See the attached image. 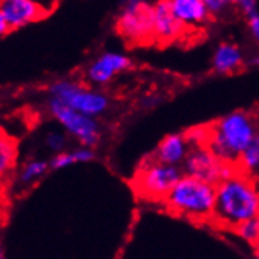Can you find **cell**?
I'll use <instances>...</instances> for the list:
<instances>
[{
	"label": "cell",
	"instance_id": "cell-1",
	"mask_svg": "<svg viewBox=\"0 0 259 259\" xmlns=\"http://www.w3.org/2000/svg\"><path fill=\"white\" fill-rule=\"evenodd\" d=\"M259 219V189L256 181L237 173L215 187V206L212 222L226 230Z\"/></svg>",
	"mask_w": 259,
	"mask_h": 259
},
{
	"label": "cell",
	"instance_id": "cell-2",
	"mask_svg": "<svg viewBox=\"0 0 259 259\" xmlns=\"http://www.w3.org/2000/svg\"><path fill=\"white\" fill-rule=\"evenodd\" d=\"M259 134V113L234 110L207 126L206 146L225 163L237 165L245 151Z\"/></svg>",
	"mask_w": 259,
	"mask_h": 259
},
{
	"label": "cell",
	"instance_id": "cell-3",
	"mask_svg": "<svg viewBox=\"0 0 259 259\" xmlns=\"http://www.w3.org/2000/svg\"><path fill=\"white\" fill-rule=\"evenodd\" d=\"M215 187L217 186L184 175L165 196L163 203L175 214L190 220H212L215 206Z\"/></svg>",
	"mask_w": 259,
	"mask_h": 259
},
{
	"label": "cell",
	"instance_id": "cell-4",
	"mask_svg": "<svg viewBox=\"0 0 259 259\" xmlns=\"http://www.w3.org/2000/svg\"><path fill=\"white\" fill-rule=\"evenodd\" d=\"M51 98L65 104L66 107L90 118H98L110 109V99L101 91L91 90L71 80H58L49 87Z\"/></svg>",
	"mask_w": 259,
	"mask_h": 259
},
{
	"label": "cell",
	"instance_id": "cell-5",
	"mask_svg": "<svg viewBox=\"0 0 259 259\" xmlns=\"http://www.w3.org/2000/svg\"><path fill=\"white\" fill-rule=\"evenodd\" d=\"M116 30L131 44L154 41V4L131 0L123 4L116 19Z\"/></svg>",
	"mask_w": 259,
	"mask_h": 259
},
{
	"label": "cell",
	"instance_id": "cell-6",
	"mask_svg": "<svg viewBox=\"0 0 259 259\" xmlns=\"http://www.w3.org/2000/svg\"><path fill=\"white\" fill-rule=\"evenodd\" d=\"M182 176L184 173L181 166L163 165L148 159L134 178V189L142 196L163 201Z\"/></svg>",
	"mask_w": 259,
	"mask_h": 259
},
{
	"label": "cell",
	"instance_id": "cell-7",
	"mask_svg": "<svg viewBox=\"0 0 259 259\" xmlns=\"http://www.w3.org/2000/svg\"><path fill=\"white\" fill-rule=\"evenodd\" d=\"M181 168L186 176L196 178L212 186H217L222 181L240 173L237 165L222 162L212 154L207 146H192Z\"/></svg>",
	"mask_w": 259,
	"mask_h": 259
},
{
	"label": "cell",
	"instance_id": "cell-8",
	"mask_svg": "<svg viewBox=\"0 0 259 259\" xmlns=\"http://www.w3.org/2000/svg\"><path fill=\"white\" fill-rule=\"evenodd\" d=\"M49 110L58 123L68 131V134L77 139L83 148L93 149L98 146L101 140V126L98 119L75 112L54 98L49 99Z\"/></svg>",
	"mask_w": 259,
	"mask_h": 259
},
{
	"label": "cell",
	"instance_id": "cell-9",
	"mask_svg": "<svg viewBox=\"0 0 259 259\" xmlns=\"http://www.w3.org/2000/svg\"><path fill=\"white\" fill-rule=\"evenodd\" d=\"M132 68L131 58L121 52H104L101 54L95 62L87 68L85 75L88 82L95 85H107L110 83L116 75Z\"/></svg>",
	"mask_w": 259,
	"mask_h": 259
},
{
	"label": "cell",
	"instance_id": "cell-10",
	"mask_svg": "<svg viewBox=\"0 0 259 259\" xmlns=\"http://www.w3.org/2000/svg\"><path fill=\"white\" fill-rule=\"evenodd\" d=\"M0 13L4 14L10 30L22 28L39 21L48 14L44 8L33 0H4L0 2Z\"/></svg>",
	"mask_w": 259,
	"mask_h": 259
},
{
	"label": "cell",
	"instance_id": "cell-11",
	"mask_svg": "<svg viewBox=\"0 0 259 259\" xmlns=\"http://www.w3.org/2000/svg\"><path fill=\"white\" fill-rule=\"evenodd\" d=\"M186 25L179 22L173 14L170 0H160L154 4V41L168 44L184 33Z\"/></svg>",
	"mask_w": 259,
	"mask_h": 259
},
{
	"label": "cell",
	"instance_id": "cell-12",
	"mask_svg": "<svg viewBox=\"0 0 259 259\" xmlns=\"http://www.w3.org/2000/svg\"><path fill=\"white\" fill-rule=\"evenodd\" d=\"M189 151L190 145L186 139V134H170L160 140L156 151L152 152L151 160L163 165L181 166L184 163Z\"/></svg>",
	"mask_w": 259,
	"mask_h": 259
},
{
	"label": "cell",
	"instance_id": "cell-13",
	"mask_svg": "<svg viewBox=\"0 0 259 259\" xmlns=\"http://www.w3.org/2000/svg\"><path fill=\"white\" fill-rule=\"evenodd\" d=\"M170 7L178 21L186 27L203 25L210 19L204 0H170Z\"/></svg>",
	"mask_w": 259,
	"mask_h": 259
},
{
	"label": "cell",
	"instance_id": "cell-14",
	"mask_svg": "<svg viewBox=\"0 0 259 259\" xmlns=\"http://www.w3.org/2000/svg\"><path fill=\"white\" fill-rule=\"evenodd\" d=\"M243 66V54L236 44L222 42L212 55V69L217 74H234Z\"/></svg>",
	"mask_w": 259,
	"mask_h": 259
},
{
	"label": "cell",
	"instance_id": "cell-15",
	"mask_svg": "<svg viewBox=\"0 0 259 259\" xmlns=\"http://www.w3.org/2000/svg\"><path fill=\"white\" fill-rule=\"evenodd\" d=\"M95 159V151L90 148H79L74 151H63L60 154H55L49 163V166L52 170H62L66 168L69 165L74 163H85V162H91Z\"/></svg>",
	"mask_w": 259,
	"mask_h": 259
},
{
	"label": "cell",
	"instance_id": "cell-16",
	"mask_svg": "<svg viewBox=\"0 0 259 259\" xmlns=\"http://www.w3.org/2000/svg\"><path fill=\"white\" fill-rule=\"evenodd\" d=\"M237 166L242 175L251 178L253 181H259V134L251 145L242 152Z\"/></svg>",
	"mask_w": 259,
	"mask_h": 259
},
{
	"label": "cell",
	"instance_id": "cell-17",
	"mask_svg": "<svg viewBox=\"0 0 259 259\" xmlns=\"http://www.w3.org/2000/svg\"><path fill=\"white\" fill-rule=\"evenodd\" d=\"M16 140L0 131V178L13 168L14 160H16Z\"/></svg>",
	"mask_w": 259,
	"mask_h": 259
},
{
	"label": "cell",
	"instance_id": "cell-18",
	"mask_svg": "<svg viewBox=\"0 0 259 259\" xmlns=\"http://www.w3.org/2000/svg\"><path fill=\"white\" fill-rule=\"evenodd\" d=\"M49 168V163L44 160H33L24 166V170L21 173V182L22 184H27V182H32L38 178H41Z\"/></svg>",
	"mask_w": 259,
	"mask_h": 259
},
{
	"label": "cell",
	"instance_id": "cell-19",
	"mask_svg": "<svg viewBox=\"0 0 259 259\" xmlns=\"http://www.w3.org/2000/svg\"><path fill=\"white\" fill-rule=\"evenodd\" d=\"M234 233L242 237L245 242H248L250 245L253 247H259V225H257V220H251V222H247L240 226H237Z\"/></svg>",
	"mask_w": 259,
	"mask_h": 259
},
{
	"label": "cell",
	"instance_id": "cell-20",
	"mask_svg": "<svg viewBox=\"0 0 259 259\" xmlns=\"http://www.w3.org/2000/svg\"><path fill=\"white\" fill-rule=\"evenodd\" d=\"M46 145H48L51 151L60 154L66 146V135L62 132H49L48 137H46Z\"/></svg>",
	"mask_w": 259,
	"mask_h": 259
},
{
	"label": "cell",
	"instance_id": "cell-21",
	"mask_svg": "<svg viewBox=\"0 0 259 259\" xmlns=\"http://www.w3.org/2000/svg\"><path fill=\"white\" fill-rule=\"evenodd\" d=\"M204 4L210 16H220L231 5V2H228V0H204Z\"/></svg>",
	"mask_w": 259,
	"mask_h": 259
},
{
	"label": "cell",
	"instance_id": "cell-22",
	"mask_svg": "<svg viewBox=\"0 0 259 259\" xmlns=\"http://www.w3.org/2000/svg\"><path fill=\"white\" fill-rule=\"evenodd\" d=\"M247 22H248V28H250V33H251L253 39L259 44V10L248 14Z\"/></svg>",
	"mask_w": 259,
	"mask_h": 259
},
{
	"label": "cell",
	"instance_id": "cell-23",
	"mask_svg": "<svg viewBox=\"0 0 259 259\" xmlns=\"http://www.w3.org/2000/svg\"><path fill=\"white\" fill-rule=\"evenodd\" d=\"M236 5H237L239 11H240L245 18L248 16V14H251L253 11L257 10V5H256V2H253V0H240V2H237Z\"/></svg>",
	"mask_w": 259,
	"mask_h": 259
},
{
	"label": "cell",
	"instance_id": "cell-24",
	"mask_svg": "<svg viewBox=\"0 0 259 259\" xmlns=\"http://www.w3.org/2000/svg\"><path fill=\"white\" fill-rule=\"evenodd\" d=\"M8 32H11V30H10L8 24H7V21H5V18H4V14L0 13V36L7 35Z\"/></svg>",
	"mask_w": 259,
	"mask_h": 259
},
{
	"label": "cell",
	"instance_id": "cell-25",
	"mask_svg": "<svg viewBox=\"0 0 259 259\" xmlns=\"http://www.w3.org/2000/svg\"><path fill=\"white\" fill-rule=\"evenodd\" d=\"M250 65H251V66H259V55L250 60Z\"/></svg>",
	"mask_w": 259,
	"mask_h": 259
},
{
	"label": "cell",
	"instance_id": "cell-26",
	"mask_svg": "<svg viewBox=\"0 0 259 259\" xmlns=\"http://www.w3.org/2000/svg\"><path fill=\"white\" fill-rule=\"evenodd\" d=\"M0 259H5V253H4V247H2V243H0Z\"/></svg>",
	"mask_w": 259,
	"mask_h": 259
},
{
	"label": "cell",
	"instance_id": "cell-27",
	"mask_svg": "<svg viewBox=\"0 0 259 259\" xmlns=\"http://www.w3.org/2000/svg\"><path fill=\"white\" fill-rule=\"evenodd\" d=\"M256 257H257V259H259V250H257V251H256Z\"/></svg>",
	"mask_w": 259,
	"mask_h": 259
},
{
	"label": "cell",
	"instance_id": "cell-28",
	"mask_svg": "<svg viewBox=\"0 0 259 259\" xmlns=\"http://www.w3.org/2000/svg\"><path fill=\"white\" fill-rule=\"evenodd\" d=\"M257 225H259V219H257Z\"/></svg>",
	"mask_w": 259,
	"mask_h": 259
}]
</instances>
